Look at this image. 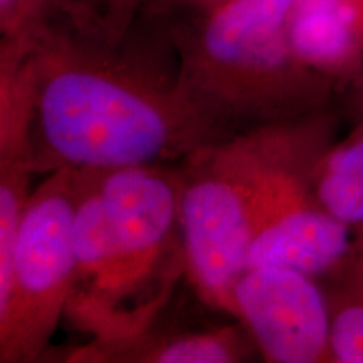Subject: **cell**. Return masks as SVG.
I'll return each mask as SVG.
<instances>
[{"label": "cell", "instance_id": "obj_1", "mask_svg": "<svg viewBox=\"0 0 363 363\" xmlns=\"http://www.w3.org/2000/svg\"><path fill=\"white\" fill-rule=\"evenodd\" d=\"M19 40L35 67V174L184 160L219 142L180 96L174 44L153 9L121 39L52 26Z\"/></svg>", "mask_w": 363, "mask_h": 363}, {"label": "cell", "instance_id": "obj_2", "mask_svg": "<svg viewBox=\"0 0 363 363\" xmlns=\"http://www.w3.org/2000/svg\"><path fill=\"white\" fill-rule=\"evenodd\" d=\"M296 0L153 2L177 61L182 99L219 142L328 111L340 91L299 61L289 39Z\"/></svg>", "mask_w": 363, "mask_h": 363}, {"label": "cell", "instance_id": "obj_3", "mask_svg": "<svg viewBox=\"0 0 363 363\" xmlns=\"http://www.w3.org/2000/svg\"><path fill=\"white\" fill-rule=\"evenodd\" d=\"M333 110L235 135L180 160V239L189 279L208 306L234 316V286L267 180L281 167L315 165L331 145Z\"/></svg>", "mask_w": 363, "mask_h": 363}, {"label": "cell", "instance_id": "obj_4", "mask_svg": "<svg viewBox=\"0 0 363 363\" xmlns=\"http://www.w3.org/2000/svg\"><path fill=\"white\" fill-rule=\"evenodd\" d=\"M84 170L51 172L22 214L11 281L0 296V362L43 355L76 289L72 219Z\"/></svg>", "mask_w": 363, "mask_h": 363}, {"label": "cell", "instance_id": "obj_5", "mask_svg": "<svg viewBox=\"0 0 363 363\" xmlns=\"http://www.w3.org/2000/svg\"><path fill=\"white\" fill-rule=\"evenodd\" d=\"M98 180L115 242V269L96 303L67 313L93 326L103 318L108 328L113 315L118 320V303L142 291L180 235V182L179 172L165 163L99 172Z\"/></svg>", "mask_w": 363, "mask_h": 363}, {"label": "cell", "instance_id": "obj_6", "mask_svg": "<svg viewBox=\"0 0 363 363\" xmlns=\"http://www.w3.org/2000/svg\"><path fill=\"white\" fill-rule=\"evenodd\" d=\"M315 165L281 167L267 180L246 254V269L286 267L311 278L331 276L355 254L352 225L318 202Z\"/></svg>", "mask_w": 363, "mask_h": 363}, {"label": "cell", "instance_id": "obj_7", "mask_svg": "<svg viewBox=\"0 0 363 363\" xmlns=\"http://www.w3.org/2000/svg\"><path fill=\"white\" fill-rule=\"evenodd\" d=\"M234 316L266 362H330L328 298L305 272L246 269L234 286Z\"/></svg>", "mask_w": 363, "mask_h": 363}, {"label": "cell", "instance_id": "obj_8", "mask_svg": "<svg viewBox=\"0 0 363 363\" xmlns=\"http://www.w3.org/2000/svg\"><path fill=\"white\" fill-rule=\"evenodd\" d=\"M288 27L299 61L340 93L363 72V0H296Z\"/></svg>", "mask_w": 363, "mask_h": 363}, {"label": "cell", "instance_id": "obj_9", "mask_svg": "<svg viewBox=\"0 0 363 363\" xmlns=\"http://www.w3.org/2000/svg\"><path fill=\"white\" fill-rule=\"evenodd\" d=\"M246 343L235 326L170 337H153L145 328L125 338L94 342L72 357L83 362L230 363L244 360Z\"/></svg>", "mask_w": 363, "mask_h": 363}, {"label": "cell", "instance_id": "obj_10", "mask_svg": "<svg viewBox=\"0 0 363 363\" xmlns=\"http://www.w3.org/2000/svg\"><path fill=\"white\" fill-rule=\"evenodd\" d=\"M98 179L99 172H86L76 203L72 219L76 289L66 313L96 303L115 269V242Z\"/></svg>", "mask_w": 363, "mask_h": 363}, {"label": "cell", "instance_id": "obj_11", "mask_svg": "<svg viewBox=\"0 0 363 363\" xmlns=\"http://www.w3.org/2000/svg\"><path fill=\"white\" fill-rule=\"evenodd\" d=\"M310 182L318 202L330 214L353 229L363 227V123L325 150Z\"/></svg>", "mask_w": 363, "mask_h": 363}, {"label": "cell", "instance_id": "obj_12", "mask_svg": "<svg viewBox=\"0 0 363 363\" xmlns=\"http://www.w3.org/2000/svg\"><path fill=\"white\" fill-rule=\"evenodd\" d=\"M330 305V362L363 363V247L337 272Z\"/></svg>", "mask_w": 363, "mask_h": 363}, {"label": "cell", "instance_id": "obj_13", "mask_svg": "<svg viewBox=\"0 0 363 363\" xmlns=\"http://www.w3.org/2000/svg\"><path fill=\"white\" fill-rule=\"evenodd\" d=\"M61 26L84 34L111 38L110 0H52Z\"/></svg>", "mask_w": 363, "mask_h": 363}, {"label": "cell", "instance_id": "obj_14", "mask_svg": "<svg viewBox=\"0 0 363 363\" xmlns=\"http://www.w3.org/2000/svg\"><path fill=\"white\" fill-rule=\"evenodd\" d=\"M153 0H110L111 38L121 39L128 33L142 13L152 6Z\"/></svg>", "mask_w": 363, "mask_h": 363}, {"label": "cell", "instance_id": "obj_15", "mask_svg": "<svg viewBox=\"0 0 363 363\" xmlns=\"http://www.w3.org/2000/svg\"><path fill=\"white\" fill-rule=\"evenodd\" d=\"M347 94L348 111L357 123H363V72L343 91Z\"/></svg>", "mask_w": 363, "mask_h": 363}, {"label": "cell", "instance_id": "obj_16", "mask_svg": "<svg viewBox=\"0 0 363 363\" xmlns=\"http://www.w3.org/2000/svg\"><path fill=\"white\" fill-rule=\"evenodd\" d=\"M160 4H180V6H212L220 0H153Z\"/></svg>", "mask_w": 363, "mask_h": 363}]
</instances>
